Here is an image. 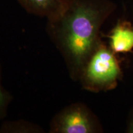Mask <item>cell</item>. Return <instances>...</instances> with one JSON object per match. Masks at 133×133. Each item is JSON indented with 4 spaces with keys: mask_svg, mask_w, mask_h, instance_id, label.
Instances as JSON below:
<instances>
[{
    "mask_svg": "<svg viewBox=\"0 0 133 133\" xmlns=\"http://www.w3.org/2000/svg\"><path fill=\"white\" fill-rule=\"evenodd\" d=\"M116 5L112 0H68L46 31L64 60L70 77L78 81L84 65L102 41L101 29Z\"/></svg>",
    "mask_w": 133,
    "mask_h": 133,
    "instance_id": "6da1fadb",
    "label": "cell"
},
{
    "mask_svg": "<svg viewBox=\"0 0 133 133\" xmlns=\"http://www.w3.org/2000/svg\"><path fill=\"white\" fill-rule=\"evenodd\" d=\"M120 61L102 41L84 65L78 81L82 88L98 93L113 90L123 77Z\"/></svg>",
    "mask_w": 133,
    "mask_h": 133,
    "instance_id": "7a4b0ae2",
    "label": "cell"
},
{
    "mask_svg": "<svg viewBox=\"0 0 133 133\" xmlns=\"http://www.w3.org/2000/svg\"><path fill=\"white\" fill-rule=\"evenodd\" d=\"M102 125L97 116L82 102L66 106L52 118L49 133H101Z\"/></svg>",
    "mask_w": 133,
    "mask_h": 133,
    "instance_id": "3957f363",
    "label": "cell"
},
{
    "mask_svg": "<svg viewBox=\"0 0 133 133\" xmlns=\"http://www.w3.org/2000/svg\"><path fill=\"white\" fill-rule=\"evenodd\" d=\"M101 35L109 39L108 46L115 54L133 52V24L130 21L118 20L108 34Z\"/></svg>",
    "mask_w": 133,
    "mask_h": 133,
    "instance_id": "277c9868",
    "label": "cell"
},
{
    "mask_svg": "<svg viewBox=\"0 0 133 133\" xmlns=\"http://www.w3.org/2000/svg\"><path fill=\"white\" fill-rule=\"evenodd\" d=\"M30 14L51 20L61 14L68 0H17Z\"/></svg>",
    "mask_w": 133,
    "mask_h": 133,
    "instance_id": "5b68a950",
    "label": "cell"
},
{
    "mask_svg": "<svg viewBox=\"0 0 133 133\" xmlns=\"http://www.w3.org/2000/svg\"><path fill=\"white\" fill-rule=\"evenodd\" d=\"M44 130L39 126L25 120L5 121L0 127V132L39 133Z\"/></svg>",
    "mask_w": 133,
    "mask_h": 133,
    "instance_id": "8992f818",
    "label": "cell"
},
{
    "mask_svg": "<svg viewBox=\"0 0 133 133\" xmlns=\"http://www.w3.org/2000/svg\"><path fill=\"white\" fill-rule=\"evenodd\" d=\"M12 100V96L4 89L1 83V67L0 64V121L7 115L10 103Z\"/></svg>",
    "mask_w": 133,
    "mask_h": 133,
    "instance_id": "52a82bcc",
    "label": "cell"
},
{
    "mask_svg": "<svg viewBox=\"0 0 133 133\" xmlns=\"http://www.w3.org/2000/svg\"><path fill=\"white\" fill-rule=\"evenodd\" d=\"M126 132L133 133V108L131 110L126 121Z\"/></svg>",
    "mask_w": 133,
    "mask_h": 133,
    "instance_id": "ba28073f",
    "label": "cell"
}]
</instances>
